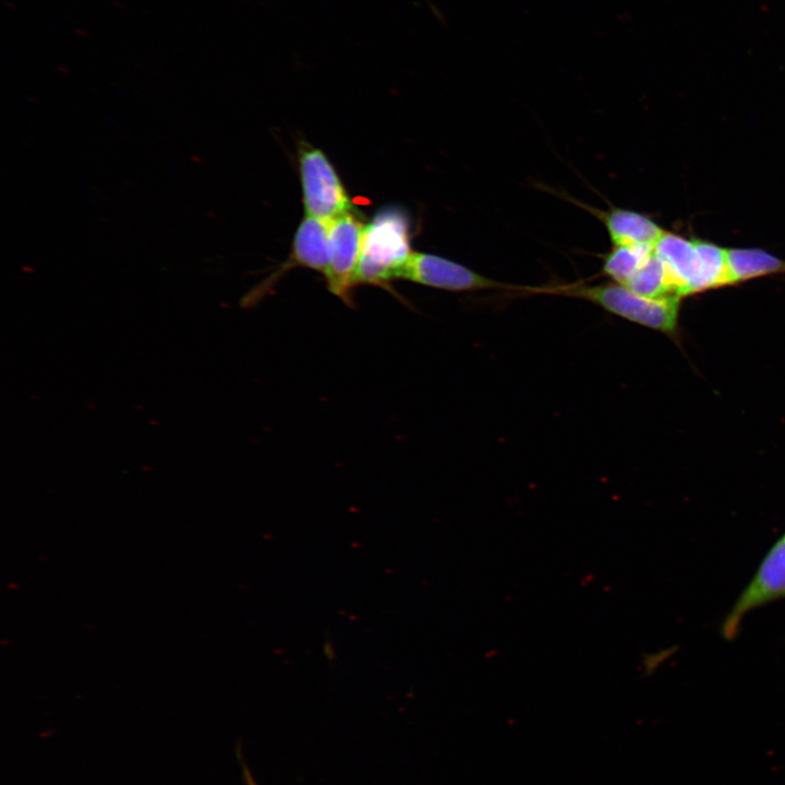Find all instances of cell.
I'll use <instances>...</instances> for the list:
<instances>
[{"label": "cell", "instance_id": "1", "mask_svg": "<svg viewBox=\"0 0 785 785\" xmlns=\"http://www.w3.org/2000/svg\"><path fill=\"white\" fill-rule=\"evenodd\" d=\"M534 291L582 299L626 321L660 331L674 341H678L680 337L681 298L677 295L649 298L615 281L596 285H567L534 289Z\"/></svg>", "mask_w": 785, "mask_h": 785}, {"label": "cell", "instance_id": "2", "mask_svg": "<svg viewBox=\"0 0 785 785\" xmlns=\"http://www.w3.org/2000/svg\"><path fill=\"white\" fill-rule=\"evenodd\" d=\"M411 254L407 215L397 208L379 210L364 227L355 285L389 289L391 280L400 279Z\"/></svg>", "mask_w": 785, "mask_h": 785}, {"label": "cell", "instance_id": "3", "mask_svg": "<svg viewBox=\"0 0 785 785\" xmlns=\"http://www.w3.org/2000/svg\"><path fill=\"white\" fill-rule=\"evenodd\" d=\"M299 170L306 216L330 222L353 210L345 185L323 150L302 143Z\"/></svg>", "mask_w": 785, "mask_h": 785}, {"label": "cell", "instance_id": "4", "mask_svg": "<svg viewBox=\"0 0 785 785\" xmlns=\"http://www.w3.org/2000/svg\"><path fill=\"white\" fill-rule=\"evenodd\" d=\"M785 599V532L772 544L754 575L740 592L721 625L725 640H734L752 611Z\"/></svg>", "mask_w": 785, "mask_h": 785}, {"label": "cell", "instance_id": "5", "mask_svg": "<svg viewBox=\"0 0 785 785\" xmlns=\"http://www.w3.org/2000/svg\"><path fill=\"white\" fill-rule=\"evenodd\" d=\"M365 225L351 210L328 224L329 264L325 279L329 291L353 306L352 289L360 261Z\"/></svg>", "mask_w": 785, "mask_h": 785}, {"label": "cell", "instance_id": "6", "mask_svg": "<svg viewBox=\"0 0 785 785\" xmlns=\"http://www.w3.org/2000/svg\"><path fill=\"white\" fill-rule=\"evenodd\" d=\"M400 279L456 292L506 289L507 287V285L483 276L455 261L421 252H412L401 271Z\"/></svg>", "mask_w": 785, "mask_h": 785}, {"label": "cell", "instance_id": "7", "mask_svg": "<svg viewBox=\"0 0 785 785\" xmlns=\"http://www.w3.org/2000/svg\"><path fill=\"white\" fill-rule=\"evenodd\" d=\"M654 253L664 264L677 297L683 299L702 292L700 259L693 239L665 231L654 244Z\"/></svg>", "mask_w": 785, "mask_h": 785}, {"label": "cell", "instance_id": "8", "mask_svg": "<svg viewBox=\"0 0 785 785\" xmlns=\"http://www.w3.org/2000/svg\"><path fill=\"white\" fill-rule=\"evenodd\" d=\"M328 224L319 219L306 216L300 222L293 238L290 259L281 270L275 273L261 289L262 292L268 288L287 269L294 266H303L319 271L325 276L328 264Z\"/></svg>", "mask_w": 785, "mask_h": 785}, {"label": "cell", "instance_id": "9", "mask_svg": "<svg viewBox=\"0 0 785 785\" xmlns=\"http://www.w3.org/2000/svg\"><path fill=\"white\" fill-rule=\"evenodd\" d=\"M613 246L654 245L665 230L648 216L626 208L600 213Z\"/></svg>", "mask_w": 785, "mask_h": 785}, {"label": "cell", "instance_id": "10", "mask_svg": "<svg viewBox=\"0 0 785 785\" xmlns=\"http://www.w3.org/2000/svg\"><path fill=\"white\" fill-rule=\"evenodd\" d=\"M728 286L785 274V261L760 249H726Z\"/></svg>", "mask_w": 785, "mask_h": 785}, {"label": "cell", "instance_id": "11", "mask_svg": "<svg viewBox=\"0 0 785 785\" xmlns=\"http://www.w3.org/2000/svg\"><path fill=\"white\" fill-rule=\"evenodd\" d=\"M653 251L654 245L648 244L613 246L603 257V274L617 283L626 285Z\"/></svg>", "mask_w": 785, "mask_h": 785}, {"label": "cell", "instance_id": "12", "mask_svg": "<svg viewBox=\"0 0 785 785\" xmlns=\"http://www.w3.org/2000/svg\"><path fill=\"white\" fill-rule=\"evenodd\" d=\"M624 286L649 298L676 295L668 273L654 251Z\"/></svg>", "mask_w": 785, "mask_h": 785}, {"label": "cell", "instance_id": "13", "mask_svg": "<svg viewBox=\"0 0 785 785\" xmlns=\"http://www.w3.org/2000/svg\"><path fill=\"white\" fill-rule=\"evenodd\" d=\"M245 780L247 785H257L251 773L245 769Z\"/></svg>", "mask_w": 785, "mask_h": 785}]
</instances>
